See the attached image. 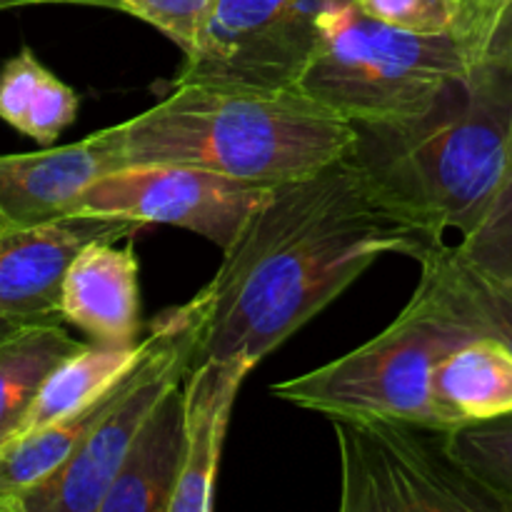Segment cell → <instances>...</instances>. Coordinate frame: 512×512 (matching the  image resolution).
I'll use <instances>...</instances> for the list:
<instances>
[{
    "mask_svg": "<svg viewBox=\"0 0 512 512\" xmlns=\"http://www.w3.org/2000/svg\"><path fill=\"white\" fill-rule=\"evenodd\" d=\"M150 348L128 373L108 413L45 483L25 493L10 512H98L160 395L188 375L195 330L188 305L165 310L148 325Z\"/></svg>",
    "mask_w": 512,
    "mask_h": 512,
    "instance_id": "obj_7",
    "label": "cell"
},
{
    "mask_svg": "<svg viewBox=\"0 0 512 512\" xmlns=\"http://www.w3.org/2000/svg\"><path fill=\"white\" fill-rule=\"evenodd\" d=\"M23 320H13V318H0V340L8 338L10 333H15L18 328H23Z\"/></svg>",
    "mask_w": 512,
    "mask_h": 512,
    "instance_id": "obj_25",
    "label": "cell"
},
{
    "mask_svg": "<svg viewBox=\"0 0 512 512\" xmlns=\"http://www.w3.org/2000/svg\"><path fill=\"white\" fill-rule=\"evenodd\" d=\"M148 348L150 328L145 330V335H140L138 343L130 345L100 343V340L85 343L78 353L65 358L45 378L43 388L38 390L33 405L28 408L25 418L20 420L18 430L8 440V445L93 405L95 400L110 393L140 363Z\"/></svg>",
    "mask_w": 512,
    "mask_h": 512,
    "instance_id": "obj_15",
    "label": "cell"
},
{
    "mask_svg": "<svg viewBox=\"0 0 512 512\" xmlns=\"http://www.w3.org/2000/svg\"><path fill=\"white\" fill-rule=\"evenodd\" d=\"M498 50H508V53L512 55V48H498Z\"/></svg>",
    "mask_w": 512,
    "mask_h": 512,
    "instance_id": "obj_29",
    "label": "cell"
},
{
    "mask_svg": "<svg viewBox=\"0 0 512 512\" xmlns=\"http://www.w3.org/2000/svg\"><path fill=\"white\" fill-rule=\"evenodd\" d=\"M298 90L353 125H405L433 113L478 68L455 35H420L335 0Z\"/></svg>",
    "mask_w": 512,
    "mask_h": 512,
    "instance_id": "obj_4",
    "label": "cell"
},
{
    "mask_svg": "<svg viewBox=\"0 0 512 512\" xmlns=\"http://www.w3.org/2000/svg\"><path fill=\"white\" fill-rule=\"evenodd\" d=\"M510 23H512V13H510V18H508V23H505V28H508V25H510ZM505 28H503V30H505Z\"/></svg>",
    "mask_w": 512,
    "mask_h": 512,
    "instance_id": "obj_28",
    "label": "cell"
},
{
    "mask_svg": "<svg viewBox=\"0 0 512 512\" xmlns=\"http://www.w3.org/2000/svg\"><path fill=\"white\" fill-rule=\"evenodd\" d=\"M335 0H218L173 85L298 88L318 43V20Z\"/></svg>",
    "mask_w": 512,
    "mask_h": 512,
    "instance_id": "obj_9",
    "label": "cell"
},
{
    "mask_svg": "<svg viewBox=\"0 0 512 512\" xmlns=\"http://www.w3.org/2000/svg\"><path fill=\"white\" fill-rule=\"evenodd\" d=\"M418 263L420 275L438 288L478 335H490L512 350V283L475 268L445 240L435 243Z\"/></svg>",
    "mask_w": 512,
    "mask_h": 512,
    "instance_id": "obj_19",
    "label": "cell"
},
{
    "mask_svg": "<svg viewBox=\"0 0 512 512\" xmlns=\"http://www.w3.org/2000/svg\"><path fill=\"white\" fill-rule=\"evenodd\" d=\"M473 335L478 330L420 275L408 305L388 328L310 373L275 383L270 393L325 418L375 415L445 428L433 390L435 368Z\"/></svg>",
    "mask_w": 512,
    "mask_h": 512,
    "instance_id": "obj_5",
    "label": "cell"
},
{
    "mask_svg": "<svg viewBox=\"0 0 512 512\" xmlns=\"http://www.w3.org/2000/svg\"><path fill=\"white\" fill-rule=\"evenodd\" d=\"M218 0H110V10L145 20L190 55Z\"/></svg>",
    "mask_w": 512,
    "mask_h": 512,
    "instance_id": "obj_21",
    "label": "cell"
},
{
    "mask_svg": "<svg viewBox=\"0 0 512 512\" xmlns=\"http://www.w3.org/2000/svg\"><path fill=\"white\" fill-rule=\"evenodd\" d=\"M135 238H100L85 245L65 270L60 318L90 340L130 345L140 340V288Z\"/></svg>",
    "mask_w": 512,
    "mask_h": 512,
    "instance_id": "obj_13",
    "label": "cell"
},
{
    "mask_svg": "<svg viewBox=\"0 0 512 512\" xmlns=\"http://www.w3.org/2000/svg\"><path fill=\"white\" fill-rule=\"evenodd\" d=\"M355 130L348 158L380 208L433 243L465 238L512 180V55L495 50L425 118Z\"/></svg>",
    "mask_w": 512,
    "mask_h": 512,
    "instance_id": "obj_2",
    "label": "cell"
},
{
    "mask_svg": "<svg viewBox=\"0 0 512 512\" xmlns=\"http://www.w3.org/2000/svg\"><path fill=\"white\" fill-rule=\"evenodd\" d=\"M433 240L380 208L350 158L275 185L213 278L188 300L195 360L258 365L385 255Z\"/></svg>",
    "mask_w": 512,
    "mask_h": 512,
    "instance_id": "obj_1",
    "label": "cell"
},
{
    "mask_svg": "<svg viewBox=\"0 0 512 512\" xmlns=\"http://www.w3.org/2000/svg\"><path fill=\"white\" fill-rule=\"evenodd\" d=\"M118 170L183 163L280 185L345 158L358 130L298 88L183 83L163 100L100 130Z\"/></svg>",
    "mask_w": 512,
    "mask_h": 512,
    "instance_id": "obj_3",
    "label": "cell"
},
{
    "mask_svg": "<svg viewBox=\"0 0 512 512\" xmlns=\"http://www.w3.org/2000/svg\"><path fill=\"white\" fill-rule=\"evenodd\" d=\"M453 248L475 268L512 283V180L488 218Z\"/></svg>",
    "mask_w": 512,
    "mask_h": 512,
    "instance_id": "obj_22",
    "label": "cell"
},
{
    "mask_svg": "<svg viewBox=\"0 0 512 512\" xmlns=\"http://www.w3.org/2000/svg\"><path fill=\"white\" fill-rule=\"evenodd\" d=\"M145 225L100 215H65L0 233V318H60V288L70 260L100 238H135ZM63 320V318H60Z\"/></svg>",
    "mask_w": 512,
    "mask_h": 512,
    "instance_id": "obj_10",
    "label": "cell"
},
{
    "mask_svg": "<svg viewBox=\"0 0 512 512\" xmlns=\"http://www.w3.org/2000/svg\"><path fill=\"white\" fill-rule=\"evenodd\" d=\"M183 380L150 410L98 512H170L185 460Z\"/></svg>",
    "mask_w": 512,
    "mask_h": 512,
    "instance_id": "obj_14",
    "label": "cell"
},
{
    "mask_svg": "<svg viewBox=\"0 0 512 512\" xmlns=\"http://www.w3.org/2000/svg\"><path fill=\"white\" fill-rule=\"evenodd\" d=\"M78 93L45 68L30 48L0 68V118L40 145H53L78 118Z\"/></svg>",
    "mask_w": 512,
    "mask_h": 512,
    "instance_id": "obj_18",
    "label": "cell"
},
{
    "mask_svg": "<svg viewBox=\"0 0 512 512\" xmlns=\"http://www.w3.org/2000/svg\"><path fill=\"white\" fill-rule=\"evenodd\" d=\"M498 48H512V23L508 25V28L503 30V35H500ZM498 48H495V50H498Z\"/></svg>",
    "mask_w": 512,
    "mask_h": 512,
    "instance_id": "obj_26",
    "label": "cell"
},
{
    "mask_svg": "<svg viewBox=\"0 0 512 512\" xmlns=\"http://www.w3.org/2000/svg\"><path fill=\"white\" fill-rule=\"evenodd\" d=\"M450 450L498 510L512 512V413L453 428Z\"/></svg>",
    "mask_w": 512,
    "mask_h": 512,
    "instance_id": "obj_20",
    "label": "cell"
},
{
    "mask_svg": "<svg viewBox=\"0 0 512 512\" xmlns=\"http://www.w3.org/2000/svg\"><path fill=\"white\" fill-rule=\"evenodd\" d=\"M258 368L250 360L205 358L183 380L185 460L170 512H210L215 503L220 458L245 378Z\"/></svg>",
    "mask_w": 512,
    "mask_h": 512,
    "instance_id": "obj_12",
    "label": "cell"
},
{
    "mask_svg": "<svg viewBox=\"0 0 512 512\" xmlns=\"http://www.w3.org/2000/svg\"><path fill=\"white\" fill-rule=\"evenodd\" d=\"M83 345L60 318L33 320L0 340V450L13 438L45 378Z\"/></svg>",
    "mask_w": 512,
    "mask_h": 512,
    "instance_id": "obj_17",
    "label": "cell"
},
{
    "mask_svg": "<svg viewBox=\"0 0 512 512\" xmlns=\"http://www.w3.org/2000/svg\"><path fill=\"white\" fill-rule=\"evenodd\" d=\"M343 512H500L450 450V430L375 415L328 418Z\"/></svg>",
    "mask_w": 512,
    "mask_h": 512,
    "instance_id": "obj_6",
    "label": "cell"
},
{
    "mask_svg": "<svg viewBox=\"0 0 512 512\" xmlns=\"http://www.w3.org/2000/svg\"><path fill=\"white\" fill-rule=\"evenodd\" d=\"M365 15L420 35L455 33L458 0H353Z\"/></svg>",
    "mask_w": 512,
    "mask_h": 512,
    "instance_id": "obj_23",
    "label": "cell"
},
{
    "mask_svg": "<svg viewBox=\"0 0 512 512\" xmlns=\"http://www.w3.org/2000/svg\"><path fill=\"white\" fill-rule=\"evenodd\" d=\"M3 230H10V225L5 223V220H3V215H0V233H3Z\"/></svg>",
    "mask_w": 512,
    "mask_h": 512,
    "instance_id": "obj_27",
    "label": "cell"
},
{
    "mask_svg": "<svg viewBox=\"0 0 512 512\" xmlns=\"http://www.w3.org/2000/svg\"><path fill=\"white\" fill-rule=\"evenodd\" d=\"M28 5H95V8H110V0H0V10L28 8Z\"/></svg>",
    "mask_w": 512,
    "mask_h": 512,
    "instance_id": "obj_24",
    "label": "cell"
},
{
    "mask_svg": "<svg viewBox=\"0 0 512 512\" xmlns=\"http://www.w3.org/2000/svg\"><path fill=\"white\" fill-rule=\"evenodd\" d=\"M115 170L100 130L60 148L0 155V215L10 228L65 218L95 180Z\"/></svg>",
    "mask_w": 512,
    "mask_h": 512,
    "instance_id": "obj_11",
    "label": "cell"
},
{
    "mask_svg": "<svg viewBox=\"0 0 512 512\" xmlns=\"http://www.w3.org/2000/svg\"><path fill=\"white\" fill-rule=\"evenodd\" d=\"M445 428L512 413V350L490 335H473L443 355L433 378Z\"/></svg>",
    "mask_w": 512,
    "mask_h": 512,
    "instance_id": "obj_16",
    "label": "cell"
},
{
    "mask_svg": "<svg viewBox=\"0 0 512 512\" xmlns=\"http://www.w3.org/2000/svg\"><path fill=\"white\" fill-rule=\"evenodd\" d=\"M275 185L250 183L218 170L183 163L125 165L95 180L70 215L135 220L140 225H175L228 250Z\"/></svg>",
    "mask_w": 512,
    "mask_h": 512,
    "instance_id": "obj_8",
    "label": "cell"
}]
</instances>
